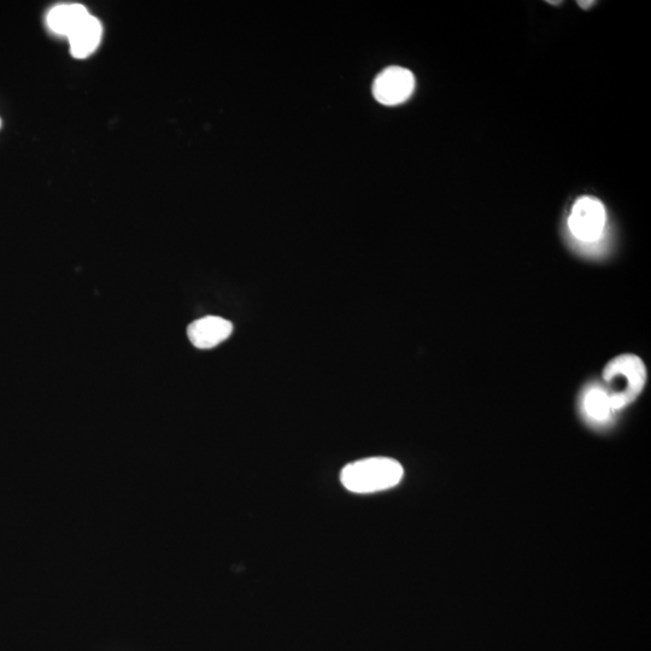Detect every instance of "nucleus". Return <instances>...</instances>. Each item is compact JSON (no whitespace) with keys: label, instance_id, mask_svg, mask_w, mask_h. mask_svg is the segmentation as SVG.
I'll return each instance as SVG.
<instances>
[{"label":"nucleus","instance_id":"obj_1","mask_svg":"<svg viewBox=\"0 0 651 651\" xmlns=\"http://www.w3.org/2000/svg\"><path fill=\"white\" fill-rule=\"evenodd\" d=\"M603 386L614 412L630 406L642 394L647 383V368L638 356L624 354L608 362L603 369Z\"/></svg>","mask_w":651,"mask_h":651},{"label":"nucleus","instance_id":"obj_2","mask_svg":"<svg viewBox=\"0 0 651 651\" xmlns=\"http://www.w3.org/2000/svg\"><path fill=\"white\" fill-rule=\"evenodd\" d=\"M403 474L400 462L389 457H369L345 466L340 473V482L354 494H374L395 488L401 483Z\"/></svg>","mask_w":651,"mask_h":651},{"label":"nucleus","instance_id":"obj_3","mask_svg":"<svg viewBox=\"0 0 651 651\" xmlns=\"http://www.w3.org/2000/svg\"><path fill=\"white\" fill-rule=\"evenodd\" d=\"M606 222V208L594 197L579 198L568 217V227L573 237L583 243L597 242L602 237Z\"/></svg>","mask_w":651,"mask_h":651},{"label":"nucleus","instance_id":"obj_4","mask_svg":"<svg viewBox=\"0 0 651 651\" xmlns=\"http://www.w3.org/2000/svg\"><path fill=\"white\" fill-rule=\"evenodd\" d=\"M414 90L413 73L402 67H390L383 70L373 84L375 99L387 107H394V105L408 101Z\"/></svg>","mask_w":651,"mask_h":651},{"label":"nucleus","instance_id":"obj_5","mask_svg":"<svg viewBox=\"0 0 651 651\" xmlns=\"http://www.w3.org/2000/svg\"><path fill=\"white\" fill-rule=\"evenodd\" d=\"M233 332L231 321L219 316H207L199 319L187 328V336L198 349H211L225 342Z\"/></svg>","mask_w":651,"mask_h":651},{"label":"nucleus","instance_id":"obj_6","mask_svg":"<svg viewBox=\"0 0 651 651\" xmlns=\"http://www.w3.org/2000/svg\"><path fill=\"white\" fill-rule=\"evenodd\" d=\"M70 50L75 58H85L97 49L102 39V25L90 15L68 35Z\"/></svg>","mask_w":651,"mask_h":651},{"label":"nucleus","instance_id":"obj_7","mask_svg":"<svg viewBox=\"0 0 651 651\" xmlns=\"http://www.w3.org/2000/svg\"><path fill=\"white\" fill-rule=\"evenodd\" d=\"M582 409L586 418L596 424H603L615 413L607 392L601 384H591L583 392Z\"/></svg>","mask_w":651,"mask_h":651},{"label":"nucleus","instance_id":"obj_8","mask_svg":"<svg viewBox=\"0 0 651 651\" xmlns=\"http://www.w3.org/2000/svg\"><path fill=\"white\" fill-rule=\"evenodd\" d=\"M89 16V11L80 4L57 5L50 11L48 23L52 31L68 37Z\"/></svg>","mask_w":651,"mask_h":651},{"label":"nucleus","instance_id":"obj_9","mask_svg":"<svg viewBox=\"0 0 651 651\" xmlns=\"http://www.w3.org/2000/svg\"><path fill=\"white\" fill-rule=\"evenodd\" d=\"M578 4L580 8L589 9L595 4V2H578Z\"/></svg>","mask_w":651,"mask_h":651},{"label":"nucleus","instance_id":"obj_10","mask_svg":"<svg viewBox=\"0 0 651 651\" xmlns=\"http://www.w3.org/2000/svg\"><path fill=\"white\" fill-rule=\"evenodd\" d=\"M549 4H561V2H548Z\"/></svg>","mask_w":651,"mask_h":651}]
</instances>
